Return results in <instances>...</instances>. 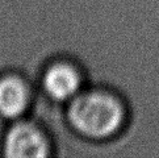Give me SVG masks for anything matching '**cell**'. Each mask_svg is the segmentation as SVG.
Listing matches in <instances>:
<instances>
[{"label": "cell", "mask_w": 159, "mask_h": 158, "mask_svg": "<svg viewBox=\"0 0 159 158\" xmlns=\"http://www.w3.org/2000/svg\"><path fill=\"white\" fill-rule=\"evenodd\" d=\"M69 120L76 132L88 138H108L122 125L125 109L115 95L93 90L72 98Z\"/></svg>", "instance_id": "obj_1"}, {"label": "cell", "mask_w": 159, "mask_h": 158, "mask_svg": "<svg viewBox=\"0 0 159 158\" xmlns=\"http://www.w3.org/2000/svg\"><path fill=\"white\" fill-rule=\"evenodd\" d=\"M4 154L11 158H42L49 156V144L39 128L17 123L5 134Z\"/></svg>", "instance_id": "obj_2"}, {"label": "cell", "mask_w": 159, "mask_h": 158, "mask_svg": "<svg viewBox=\"0 0 159 158\" xmlns=\"http://www.w3.org/2000/svg\"><path fill=\"white\" fill-rule=\"evenodd\" d=\"M30 90L22 78L5 75L0 78V116L16 118L30 104Z\"/></svg>", "instance_id": "obj_4"}, {"label": "cell", "mask_w": 159, "mask_h": 158, "mask_svg": "<svg viewBox=\"0 0 159 158\" xmlns=\"http://www.w3.org/2000/svg\"><path fill=\"white\" fill-rule=\"evenodd\" d=\"M42 86L50 98L58 101L69 100L76 96L82 86V75L74 65L57 62L45 71Z\"/></svg>", "instance_id": "obj_3"}]
</instances>
